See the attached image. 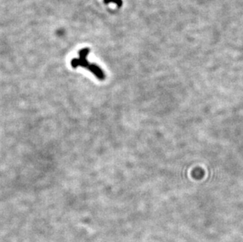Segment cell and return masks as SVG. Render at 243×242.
<instances>
[{
    "label": "cell",
    "instance_id": "6da1fadb",
    "mask_svg": "<svg viewBox=\"0 0 243 242\" xmlns=\"http://www.w3.org/2000/svg\"><path fill=\"white\" fill-rule=\"evenodd\" d=\"M89 53V49L84 48L80 50V58H73L71 62V65L73 68H77L78 66L84 67V68H87L90 70L93 74L95 75L97 78L100 80H103L105 79V74L103 73L102 70L97 66L96 65L89 63L87 61V56Z\"/></svg>",
    "mask_w": 243,
    "mask_h": 242
},
{
    "label": "cell",
    "instance_id": "7a4b0ae2",
    "mask_svg": "<svg viewBox=\"0 0 243 242\" xmlns=\"http://www.w3.org/2000/svg\"><path fill=\"white\" fill-rule=\"evenodd\" d=\"M105 3H114L118 7H121L122 5V1L121 0H104Z\"/></svg>",
    "mask_w": 243,
    "mask_h": 242
}]
</instances>
